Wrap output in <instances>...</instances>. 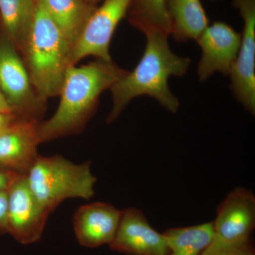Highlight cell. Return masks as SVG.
I'll return each mask as SVG.
<instances>
[{
    "mask_svg": "<svg viewBox=\"0 0 255 255\" xmlns=\"http://www.w3.org/2000/svg\"><path fill=\"white\" fill-rule=\"evenodd\" d=\"M121 214L122 211L107 203L80 206L73 218L74 231L79 243L89 248L110 245L118 228Z\"/></svg>",
    "mask_w": 255,
    "mask_h": 255,
    "instance_id": "13",
    "label": "cell"
},
{
    "mask_svg": "<svg viewBox=\"0 0 255 255\" xmlns=\"http://www.w3.org/2000/svg\"><path fill=\"white\" fill-rule=\"evenodd\" d=\"M39 121L18 118L0 132V167L27 175L37 157Z\"/></svg>",
    "mask_w": 255,
    "mask_h": 255,
    "instance_id": "12",
    "label": "cell"
},
{
    "mask_svg": "<svg viewBox=\"0 0 255 255\" xmlns=\"http://www.w3.org/2000/svg\"><path fill=\"white\" fill-rule=\"evenodd\" d=\"M213 222L214 238L226 243L250 239L255 226V196L245 188H236L228 194Z\"/></svg>",
    "mask_w": 255,
    "mask_h": 255,
    "instance_id": "11",
    "label": "cell"
},
{
    "mask_svg": "<svg viewBox=\"0 0 255 255\" xmlns=\"http://www.w3.org/2000/svg\"><path fill=\"white\" fill-rule=\"evenodd\" d=\"M167 14L171 23V36L179 43L197 40L209 26L201 0H167Z\"/></svg>",
    "mask_w": 255,
    "mask_h": 255,
    "instance_id": "14",
    "label": "cell"
},
{
    "mask_svg": "<svg viewBox=\"0 0 255 255\" xmlns=\"http://www.w3.org/2000/svg\"><path fill=\"white\" fill-rule=\"evenodd\" d=\"M131 0H104L87 20L80 38L72 49L70 65L88 56L112 61L111 41L119 23L127 17Z\"/></svg>",
    "mask_w": 255,
    "mask_h": 255,
    "instance_id": "6",
    "label": "cell"
},
{
    "mask_svg": "<svg viewBox=\"0 0 255 255\" xmlns=\"http://www.w3.org/2000/svg\"><path fill=\"white\" fill-rule=\"evenodd\" d=\"M145 35L147 43L141 60L110 89L113 107L107 124L117 120L132 99L142 95L155 99L172 113L179 110V100L171 92L168 80L170 76L185 75L191 60L174 53L169 46V36L162 32L150 31Z\"/></svg>",
    "mask_w": 255,
    "mask_h": 255,
    "instance_id": "2",
    "label": "cell"
},
{
    "mask_svg": "<svg viewBox=\"0 0 255 255\" xmlns=\"http://www.w3.org/2000/svg\"><path fill=\"white\" fill-rule=\"evenodd\" d=\"M109 246L127 255H167L168 252L163 233L151 227L141 210L135 208L122 211L118 228Z\"/></svg>",
    "mask_w": 255,
    "mask_h": 255,
    "instance_id": "10",
    "label": "cell"
},
{
    "mask_svg": "<svg viewBox=\"0 0 255 255\" xmlns=\"http://www.w3.org/2000/svg\"><path fill=\"white\" fill-rule=\"evenodd\" d=\"M167 255H201L214 238L213 222L190 227L175 228L163 233Z\"/></svg>",
    "mask_w": 255,
    "mask_h": 255,
    "instance_id": "17",
    "label": "cell"
},
{
    "mask_svg": "<svg viewBox=\"0 0 255 255\" xmlns=\"http://www.w3.org/2000/svg\"><path fill=\"white\" fill-rule=\"evenodd\" d=\"M167 0H131L127 14L129 23L142 33L159 31L171 35Z\"/></svg>",
    "mask_w": 255,
    "mask_h": 255,
    "instance_id": "18",
    "label": "cell"
},
{
    "mask_svg": "<svg viewBox=\"0 0 255 255\" xmlns=\"http://www.w3.org/2000/svg\"><path fill=\"white\" fill-rule=\"evenodd\" d=\"M0 114H14L0 89Z\"/></svg>",
    "mask_w": 255,
    "mask_h": 255,
    "instance_id": "23",
    "label": "cell"
},
{
    "mask_svg": "<svg viewBox=\"0 0 255 255\" xmlns=\"http://www.w3.org/2000/svg\"><path fill=\"white\" fill-rule=\"evenodd\" d=\"M18 119L14 114H0V132L7 128Z\"/></svg>",
    "mask_w": 255,
    "mask_h": 255,
    "instance_id": "22",
    "label": "cell"
},
{
    "mask_svg": "<svg viewBox=\"0 0 255 255\" xmlns=\"http://www.w3.org/2000/svg\"><path fill=\"white\" fill-rule=\"evenodd\" d=\"M21 174L0 167V191H8Z\"/></svg>",
    "mask_w": 255,
    "mask_h": 255,
    "instance_id": "21",
    "label": "cell"
},
{
    "mask_svg": "<svg viewBox=\"0 0 255 255\" xmlns=\"http://www.w3.org/2000/svg\"><path fill=\"white\" fill-rule=\"evenodd\" d=\"M26 179L33 195L50 214L66 199H90L97 182L90 162L75 164L58 155H38Z\"/></svg>",
    "mask_w": 255,
    "mask_h": 255,
    "instance_id": "4",
    "label": "cell"
},
{
    "mask_svg": "<svg viewBox=\"0 0 255 255\" xmlns=\"http://www.w3.org/2000/svg\"><path fill=\"white\" fill-rule=\"evenodd\" d=\"M196 41L201 49L197 69L199 80L205 81L216 72L229 75L241 46V34L228 23L216 21L209 25Z\"/></svg>",
    "mask_w": 255,
    "mask_h": 255,
    "instance_id": "9",
    "label": "cell"
},
{
    "mask_svg": "<svg viewBox=\"0 0 255 255\" xmlns=\"http://www.w3.org/2000/svg\"><path fill=\"white\" fill-rule=\"evenodd\" d=\"M128 73L113 61L95 62L68 69L60 101L54 115L40 123V143L79 133L85 128L98 107L102 92L110 90Z\"/></svg>",
    "mask_w": 255,
    "mask_h": 255,
    "instance_id": "1",
    "label": "cell"
},
{
    "mask_svg": "<svg viewBox=\"0 0 255 255\" xmlns=\"http://www.w3.org/2000/svg\"><path fill=\"white\" fill-rule=\"evenodd\" d=\"M210 1H218V0H210Z\"/></svg>",
    "mask_w": 255,
    "mask_h": 255,
    "instance_id": "25",
    "label": "cell"
},
{
    "mask_svg": "<svg viewBox=\"0 0 255 255\" xmlns=\"http://www.w3.org/2000/svg\"><path fill=\"white\" fill-rule=\"evenodd\" d=\"M73 49L97 6L82 0H38Z\"/></svg>",
    "mask_w": 255,
    "mask_h": 255,
    "instance_id": "15",
    "label": "cell"
},
{
    "mask_svg": "<svg viewBox=\"0 0 255 255\" xmlns=\"http://www.w3.org/2000/svg\"><path fill=\"white\" fill-rule=\"evenodd\" d=\"M244 22L237 58L229 73L233 95L250 113H255V0H233Z\"/></svg>",
    "mask_w": 255,
    "mask_h": 255,
    "instance_id": "7",
    "label": "cell"
},
{
    "mask_svg": "<svg viewBox=\"0 0 255 255\" xmlns=\"http://www.w3.org/2000/svg\"><path fill=\"white\" fill-rule=\"evenodd\" d=\"M201 255H255V250L249 240L226 243L214 238L212 242Z\"/></svg>",
    "mask_w": 255,
    "mask_h": 255,
    "instance_id": "19",
    "label": "cell"
},
{
    "mask_svg": "<svg viewBox=\"0 0 255 255\" xmlns=\"http://www.w3.org/2000/svg\"><path fill=\"white\" fill-rule=\"evenodd\" d=\"M72 47L38 0L22 53L32 85L42 100L60 95Z\"/></svg>",
    "mask_w": 255,
    "mask_h": 255,
    "instance_id": "3",
    "label": "cell"
},
{
    "mask_svg": "<svg viewBox=\"0 0 255 255\" xmlns=\"http://www.w3.org/2000/svg\"><path fill=\"white\" fill-rule=\"evenodd\" d=\"M49 214L28 187L26 176L16 179L8 190L7 233L22 245L36 243Z\"/></svg>",
    "mask_w": 255,
    "mask_h": 255,
    "instance_id": "8",
    "label": "cell"
},
{
    "mask_svg": "<svg viewBox=\"0 0 255 255\" xmlns=\"http://www.w3.org/2000/svg\"><path fill=\"white\" fill-rule=\"evenodd\" d=\"M8 191H0V235L7 233Z\"/></svg>",
    "mask_w": 255,
    "mask_h": 255,
    "instance_id": "20",
    "label": "cell"
},
{
    "mask_svg": "<svg viewBox=\"0 0 255 255\" xmlns=\"http://www.w3.org/2000/svg\"><path fill=\"white\" fill-rule=\"evenodd\" d=\"M82 1H85V2L87 3V4L95 5V6H97V4H99V3L100 2H102L104 0H82Z\"/></svg>",
    "mask_w": 255,
    "mask_h": 255,
    "instance_id": "24",
    "label": "cell"
},
{
    "mask_svg": "<svg viewBox=\"0 0 255 255\" xmlns=\"http://www.w3.org/2000/svg\"><path fill=\"white\" fill-rule=\"evenodd\" d=\"M37 0H0V18L5 35L22 51L31 29Z\"/></svg>",
    "mask_w": 255,
    "mask_h": 255,
    "instance_id": "16",
    "label": "cell"
},
{
    "mask_svg": "<svg viewBox=\"0 0 255 255\" xmlns=\"http://www.w3.org/2000/svg\"><path fill=\"white\" fill-rule=\"evenodd\" d=\"M18 52L4 35L0 40V89L18 118L39 121L46 102L35 91Z\"/></svg>",
    "mask_w": 255,
    "mask_h": 255,
    "instance_id": "5",
    "label": "cell"
}]
</instances>
